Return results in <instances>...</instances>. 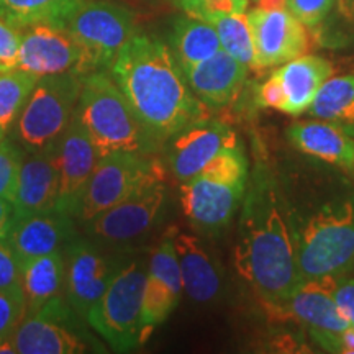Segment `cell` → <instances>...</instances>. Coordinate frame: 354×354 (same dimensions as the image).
<instances>
[{
    "label": "cell",
    "mask_w": 354,
    "mask_h": 354,
    "mask_svg": "<svg viewBox=\"0 0 354 354\" xmlns=\"http://www.w3.org/2000/svg\"><path fill=\"white\" fill-rule=\"evenodd\" d=\"M77 313L63 297L46 302L33 315L25 317L13 331L20 354H81L92 351L87 335L79 328Z\"/></svg>",
    "instance_id": "10"
},
{
    "label": "cell",
    "mask_w": 354,
    "mask_h": 354,
    "mask_svg": "<svg viewBox=\"0 0 354 354\" xmlns=\"http://www.w3.org/2000/svg\"><path fill=\"white\" fill-rule=\"evenodd\" d=\"M162 167L153 154L112 153L102 156L92 172L76 220H92L146 185L162 180Z\"/></svg>",
    "instance_id": "8"
},
{
    "label": "cell",
    "mask_w": 354,
    "mask_h": 354,
    "mask_svg": "<svg viewBox=\"0 0 354 354\" xmlns=\"http://www.w3.org/2000/svg\"><path fill=\"white\" fill-rule=\"evenodd\" d=\"M84 2L86 0H0V19L17 28L38 21L66 25Z\"/></svg>",
    "instance_id": "28"
},
{
    "label": "cell",
    "mask_w": 354,
    "mask_h": 354,
    "mask_svg": "<svg viewBox=\"0 0 354 354\" xmlns=\"http://www.w3.org/2000/svg\"><path fill=\"white\" fill-rule=\"evenodd\" d=\"M174 246L185 294L198 304H209L220 295L223 277L220 266L196 234L174 230Z\"/></svg>",
    "instance_id": "23"
},
{
    "label": "cell",
    "mask_w": 354,
    "mask_h": 354,
    "mask_svg": "<svg viewBox=\"0 0 354 354\" xmlns=\"http://www.w3.org/2000/svg\"><path fill=\"white\" fill-rule=\"evenodd\" d=\"M250 179V177H248ZM248 180H225L197 174L180 183V205L189 223L207 236L220 234L232 223L245 198Z\"/></svg>",
    "instance_id": "11"
},
{
    "label": "cell",
    "mask_w": 354,
    "mask_h": 354,
    "mask_svg": "<svg viewBox=\"0 0 354 354\" xmlns=\"http://www.w3.org/2000/svg\"><path fill=\"white\" fill-rule=\"evenodd\" d=\"M336 277L302 281L286 304L274 308L307 326L310 335L328 353H339V338L349 323L339 315L333 299Z\"/></svg>",
    "instance_id": "13"
},
{
    "label": "cell",
    "mask_w": 354,
    "mask_h": 354,
    "mask_svg": "<svg viewBox=\"0 0 354 354\" xmlns=\"http://www.w3.org/2000/svg\"><path fill=\"white\" fill-rule=\"evenodd\" d=\"M174 230L161 238L148 259L141 315V344L174 312L183 295V276L174 246Z\"/></svg>",
    "instance_id": "12"
},
{
    "label": "cell",
    "mask_w": 354,
    "mask_h": 354,
    "mask_svg": "<svg viewBox=\"0 0 354 354\" xmlns=\"http://www.w3.org/2000/svg\"><path fill=\"white\" fill-rule=\"evenodd\" d=\"M66 26L81 51L76 69L81 77L112 68L113 61L136 35L131 10L113 0H86L69 17Z\"/></svg>",
    "instance_id": "7"
},
{
    "label": "cell",
    "mask_w": 354,
    "mask_h": 354,
    "mask_svg": "<svg viewBox=\"0 0 354 354\" xmlns=\"http://www.w3.org/2000/svg\"><path fill=\"white\" fill-rule=\"evenodd\" d=\"M212 25L215 26L216 35H218L221 50L227 51L240 63L246 64L248 68H253L254 46L246 12L221 17L212 21Z\"/></svg>",
    "instance_id": "30"
},
{
    "label": "cell",
    "mask_w": 354,
    "mask_h": 354,
    "mask_svg": "<svg viewBox=\"0 0 354 354\" xmlns=\"http://www.w3.org/2000/svg\"><path fill=\"white\" fill-rule=\"evenodd\" d=\"M183 71L189 87L209 109H223L233 104L248 76V66L223 50Z\"/></svg>",
    "instance_id": "20"
},
{
    "label": "cell",
    "mask_w": 354,
    "mask_h": 354,
    "mask_svg": "<svg viewBox=\"0 0 354 354\" xmlns=\"http://www.w3.org/2000/svg\"><path fill=\"white\" fill-rule=\"evenodd\" d=\"M167 165L179 183L196 177L221 149L240 143L228 123L205 117L167 141Z\"/></svg>",
    "instance_id": "18"
},
{
    "label": "cell",
    "mask_w": 354,
    "mask_h": 354,
    "mask_svg": "<svg viewBox=\"0 0 354 354\" xmlns=\"http://www.w3.org/2000/svg\"><path fill=\"white\" fill-rule=\"evenodd\" d=\"M148 263L141 256L117 264L107 289L86 322L107 342L112 351L130 353L141 346V315Z\"/></svg>",
    "instance_id": "5"
},
{
    "label": "cell",
    "mask_w": 354,
    "mask_h": 354,
    "mask_svg": "<svg viewBox=\"0 0 354 354\" xmlns=\"http://www.w3.org/2000/svg\"><path fill=\"white\" fill-rule=\"evenodd\" d=\"M64 251L38 256L20 264V286L25 300V317L37 313L64 290Z\"/></svg>",
    "instance_id": "25"
},
{
    "label": "cell",
    "mask_w": 354,
    "mask_h": 354,
    "mask_svg": "<svg viewBox=\"0 0 354 354\" xmlns=\"http://www.w3.org/2000/svg\"><path fill=\"white\" fill-rule=\"evenodd\" d=\"M290 143L308 156L335 165L343 169H354V140L348 133L328 122H295L287 130Z\"/></svg>",
    "instance_id": "24"
},
{
    "label": "cell",
    "mask_w": 354,
    "mask_h": 354,
    "mask_svg": "<svg viewBox=\"0 0 354 354\" xmlns=\"http://www.w3.org/2000/svg\"><path fill=\"white\" fill-rule=\"evenodd\" d=\"M38 79L35 74L25 73L21 69L0 73V136L2 138H6L7 133L15 125Z\"/></svg>",
    "instance_id": "29"
},
{
    "label": "cell",
    "mask_w": 354,
    "mask_h": 354,
    "mask_svg": "<svg viewBox=\"0 0 354 354\" xmlns=\"http://www.w3.org/2000/svg\"><path fill=\"white\" fill-rule=\"evenodd\" d=\"M74 220L76 218L57 210L26 216L13 221L7 240L21 264L38 256L64 251L77 236Z\"/></svg>",
    "instance_id": "21"
},
{
    "label": "cell",
    "mask_w": 354,
    "mask_h": 354,
    "mask_svg": "<svg viewBox=\"0 0 354 354\" xmlns=\"http://www.w3.org/2000/svg\"><path fill=\"white\" fill-rule=\"evenodd\" d=\"M59 176L56 165V146L24 158L19 184L13 197V221L37 214L56 210Z\"/></svg>",
    "instance_id": "19"
},
{
    "label": "cell",
    "mask_w": 354,
    "mask_h": 354,
    "mask_svg": "<svg viewBox=\"0 0 354 354\" xmlns=\"http://www.w3.org/2000/svg\"><path fill=\"white\" fill-rule=\"evenodd\" d=\"M21 41V28L0 19V73L17 69Z\"/></svg>",
    "instance_id": "35"
},
{
    "label": "cell",
    "mask_w": 354,
    "mask_h": 354,
    "mask_svg": "<svg viewBox=\"0 0 354 354\" xmlns=\"http://www.w3.org/2000/svg\"><path fill=\"white\" fill-rule=\"evenodd\" d=\"M221 50L215 26L209 21L185 13L174 21L171 35V51L183 69L194 66Z\"/></svg>",
    "instance_id": "26"
},
{
    "label": "cell",
    "mask_w": 354,
    "mask_h": 354,
    "mask_svg": "<svg viewBox=\"0 0 354 354\" xmlns=\"http://www.w3.org/2000/svg\"><path fill=\"white\" fill-rule=\"evenodd\" d=\"M109 71L138 120L161 145L209 117L161 39L135 35Z\"/></svg>",
    "instance_id": "2"
},
{
    "label": "cell",
    "mask_w": 354,
    "mask_h": 354,
    "mask_svg": "<svg viewBox=\"0 0 354 354\" xmlns=\"http://www.w3.org/2000/svg\"><path fill=\"white\" fill-rule=\"evenodd\" d=\"M339 353L354 354V326H348L339 338Z\"/></svg>",
    "instance_id": "39"
},
{
    "label": "cell",
    "mask_w": 354,
    "mask_h": 354,
    "mask_svg": "<svg viewBox=\"0 0 354 354\" xmlns=\"http://www.w3.org/2000/svg\"><path fill=\"white\" fill-rule=\"evenodd\" d=\"M234 266L271 308L286 304L302 282L284 201L276 177L263 161L250 172L241 202Z\"/></svg>",
    "instance_id": "1"
},
{
    "label": "cell",
    "mask_w": 354,
    "mask_h": 354,
    "mask_svg": "<svg viewBox=\"0 0 354 354\" xmlns=\"http://www.w3.org/2000/svg\"><path fill=\"white\" fill-rule=\"evenodd\" d=\"M79 59L81 51L64 24L38 21L21 28L17 69L38 77L76 74Z\"/></svg>",
    "instance_id": "15"
},
{
    "label": "cell",
    "mask_w": 354,
    "mask_h": 354,
    "mask_svg": "<svg viewBox=\"0 0 354 354\" xmlns=\"http://www.w3.org/2000/svg\"><path fill=\"white\" fill-rule=\"evenodd\" d=\"M307 113L338 127L354 138V76L330 77L318 91Z\"/></svg>",
    "instance_id": "27"
},
{
    "label": "cell",
    "mask_w": 354,
    "mask_h": 354,
    "mask_svg": "<svg viewBox=\"0 0 354 354\" xmlns=\"http://www.w3.org/2000/svg\"><path fill=\"white\" fill-rule=\"evenodd\" d=\"M2 140H3V138H2V136H0V141H2Z\"/></svg>",
    "instance_id": "42"
},
{
    "label": "cell",
    "mask_w": 354,
    "mask_h": 354,
    "mask_svg": "<svg viewBox=\"0 0 354 354\" xmlns=\"http://www.w3.org/2000/svg\"><path fill=\"white\" fill-rule=\"evenodd\" d=\"M333 76V66L320 56H299L274 71L271 77L281 92V112L302 115L308 110L323 84Z\"/></svg>",
    "instance_id": "22"
},
{
    "label": "cell",
    "mask_w": 354,
    "mask_h": 354,
    "mask_svg": "<svg viewBox=\"0 0 354 354\" xmlns=\"http://www.w3.org/2000/svg\"><path fill=\"white\" fill-rule=\"evenodd\" d=\"M333 6L335 0H287V10L310 28L320 25Z\"/></svg>",
    "instance_id": "34"
},
{
    "label": "cell",
    "mask_w": 354,
    "mask_h": 354,
    "mask_svg": "<svg viewBox=\"0 0 354 354\" xmlns=\"http://www.w3.org/2000/svg\"><path fill=\"white\" fill-rule=\"evenodd\" d=\"M248 8V0H196L185 7V13L196 19L205 20L212 24L221 17L245 13Z\"/></svg>",
    "instance_id": "32"
},
{
    "label": "cell",
    "mask_w": 354,
    "mask_h": 354,
    "mask_svg": "<svg viewBox=\"0 0 354 354\" xmlns=\"http://www.w3.org/2000/svg\"><path fill=\"white\" fill-rule=\"evenodd\" d=\"M64 295L79 317L86 320L91 308L107 289L117 264L91 238L76 236L66 246Z\"/></svg>",
    "instance_id": "14"
},
{
    "label": "cell",
    "mask_w": 354,
    "mask_h": 354,
    "mask_svg": "<svg viewBox=\"0 0 354 354\" xmlns=\"http://www.w3.org/2000/svg\"><path fill=\"white\" fill-rule=\"evenodd\" d=\"M0 289L21 290L20 263L8 240H0Z\"/></svg>",
    "instance_id": "36"
},
{
    "label": "cell",
    "mask_w": 354,
    "mask_h": 354,
    "mask_svg": "<svg viewBox=\"0 0 354 354\" xmlns=\"http://www.w3.org/2000/svg\"><path fill=\"white\" fill-rule=\"evenodd\" d=\"M24 149L7 136L0 141V197L13 201L17 184H19Z\"/></svg>",
    "instance_id": "31"
},
{
    "label": "cell",
    "mask_w": 354,
    "mask_h": 354,
    "mask_svg": "<svg viewBox=\"0 0 354 354\" xmlns=\"http://www.w3.org/2000/svg\"><path fill=\"white\" fill-rule=\"evenodd\" d=\"M333 299L339 315L354 326V279L353 277H336L333 286Z\"/></svg>",
    "instance_id": "37"
},
{
    "label": "cell",
    "mask_w": 354,
    "mask_h": 354,
    "mask_svg": "<svg viewBox=\"0 0 354 354\" xmlns=\"http://www.w3.org/2000/svg\"><path fill=\"white\" fill-rule=\"evenodd\" d=\"M25 318V300L21 290L0 289V339L13 335Z\"/></svg>",
    "instance_id": "33"
},
{
    "label": "cell",
    "mask_w": 354,
    "mask_h": 354,
    "mask_svg": "<svg viewBox=\"0 0 354 354\" xmlns=\"http://www.w3.org/2000/svg\"><path fill=\"white\" fill-rule=\"evenodd\" d=\"M167 192L162 180L140 189L125 201L110 207L84 223L92 241L107 246H130L148 234L161 218Z\"/></svg>",
    "instance_id": "9"
},
{
    "label": "cell",
    "mask_w": 354,
    "mask_h": 354,
    "mask_svg": "<svg viewBox=\"0 0 354 354\" xmlns=\"http://www.w3.org/2000/svg\"><path fill=\"white\" fill-rule=\"evenodd\" d=\"M74 73L43 76L13 125V141L26 153H38L57 145L76 113L82 88Z\"/></svg>",
    "instance_id": "6"
},
{
    "label": "cell",
    "mask_w": 354,
    "mask_h": 354,
    "mask_svg": "<svg viewBox=\"0 0 354 354\" xmlns=\"http://www.w3.org/2000/svg\"><path fill=\"white\" fill-rule=\"evenodd\" d=\"M348 17H354V0H351V3H349V10H348Z\"/></svg>",
    "instance_id": "41"
},
{
    "label": "cell",
    "mask_w": 354,
    "mask_h": 354,
    "mask_svg": "<svg viewBox=\"0 0 354 354\" xmlns=\"http://www.w3.org/2000/svg\"><path fill=\"white\" fill-rule=\"evenodd\" d=\"M76 117L99 158L112 153L154 154L162 146L138 120L120 87L105 71L82 79Z\"/></svg>",
    "instance_id": "3"
},
{
    "label": "cell",
    "mask_w": 354,
    "mask_h": 354,
    "mask_svg": "<svg viewBox=\"0 0 354 354\" xmlns=\"http://www.w3.org/2000/svg\"><path fill=\"white\" fill-rule=\"evenodd\" d=\"M302 281L342 277L354 268V197L326 203L295 234Z\"/></svg>",
    "instance_id": "4"
},
{
    "label": "cell",
    "mask_w": 354,
    "mask_h": 354,
    "mask_svg": "<svg viewBox=\"0 0 354 354\" xmlns=\"http://www.w3.org/2000/svg\"><path fill=\"white\" fill-rule=\"evenodd\" d=\"M176 7H179L180 10H185V7H189L190 3L196 2V0H171Z\"/></svg>",
    "instance_id": "40"
},
{
    "label": "cell",
    "mask_w": 354,
    "mask_h": 354,
    "mask_svg": "<svg viewBox=\"0 0 354 354\" xmlns=\"http://www.w3.org/2000/svg\"><path fill=\"white\" fill-rule=\"evenodd\" d=\"M254 46V69L274 68L302 56L308 48L304 24L289 10L253 8L246 13Z\"/></svg>",
    "instance_id": "16"
},
{
    "label": "cell",
    "mask_w": 354,
    "mask_h": 354,
    "mask_svg": "<svg viewBox=\"0 0 354 354\" xmlns=\"http://www.w3.org/2000/svg\"><path fill=\"white\" fill-rule=\"evenodd\" d=\"M13 227V205L10 201L0 197V240H7Z\"/></svg>",
    "instance_id": "38"
},
{
    "label": "cell",
    "mask_w": 354,
    "mask_h": 354,
    "mask_svg": "<svg viewBox=\"0 0 354 354\" xmlns=\"http://www.w3.org/2000/svg\"><path fill=\"white\" fill-rule=\"evenodd\" d=\"M97 161H99V153L74 113L68 130L63 133L56 145V165L59 176L57 212L76 218Z\"/></svg>",
    "instance_id": "17"
}]
</instances>
